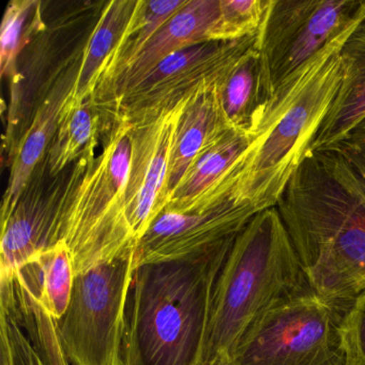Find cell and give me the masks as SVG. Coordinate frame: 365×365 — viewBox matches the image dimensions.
Wrapping results in <instances>:
<instances>
[{
	"instance_id": "1",
	"label": "cell",
	"mask_w": 365,
	"mask_h": 365,
	"mask_svg": "<svg viewBox=\"0 0 365 365\" xmlns=\"http://www.w3.org/2000/svg\"><path fill=\"white\" fill-rule=\"evenodd\" d=\"M277 209L309 287L343 313L365 290V179L336 149L309 150Z\"/></svg>"
},
{
	"instance_id": "2",
	"label": "cell",
	"mask_w": 365,
	"mask_h": 365,
	"mask_svg": "<svg viewBox=\"0 0 365 365\" xmlns=\"http://www.w3.org/2000/svg\"><path fill=\"white\" fill-rule=\"evenodd\" d=\"M235 238L183 259L135 269L123 365H202L215 283Z\"/></svg>"
},
{
	"instance_id": "3",
	"label": "cell",
	"mask_w": 365,
	"mask_h": 365,
	"mask_svg": "<svg viewBox=\"0 0 365 365\" xmlns=\"http://www.w3.org/2000/svg\"><path fill=\"white\" fill-rule=\"evenodd\" d=\"M361 22L337 36L273 93L241 155L237 202L256 213L277 207L334 101L343 76L341 48Z\"/></svg>"
},
{
	"instance_id": "4",
	"label": "cell",
	"mask_w": 365,
	"mask_h": 365,
	"mask_svg": "<svg viewBox=\"0 0 365 365\" xmlns=\"http://www.w3.org/2000/svg\"><path fill=\"white\" fill-rule=\"evenodd\" d=\"M311 287L277 207L256 213L237 235L213 292L202 364L232 356L260 315Z\"/></svg>"
},
{
	"instance_id": "5",
	"label": "cell",
	"mask_w": 365,
	"mask_h": 365,
	"mask_svg": "<svg viewBox=\"0 0 365 365\" xmlns=\"http://www.w3.org/2000/svg\"><path fill=\"white\" fill-rule=\"evenodd\" d=\"M131 132L132 123L113 121L103 151L78 160L63 190L57 240L69 247L76 275L135 254L125 217Z\"/></svg>"
},
{
	"instance_id": "6",
	"label": "cell",
	"mask_w": 365,
	"mask_h": 365,
	"mask_svg": "<svg viewBox=\"0 0 365 365\" xmlns=\"http://www.w3.org/2000/svg\"><path fill=\"white\" fill-rule=\"evenodd\" d=\"M135 269L133 254L76 275L67 311L55 320L70 365H123L128 300Z\"/></svg>"
},
{
	"instance_id": "7",
	"label": "cell",
	"mask_w": 365,
	"mask_h": 365,
	"mask_svg": "<svg viewBox=\"0 0 365 365\" xmlns=\"http://www.w3.org/2000/svg\"><path fill=\"white\" fill-rule=\"evenodd\" d=\"M339 317L334 307L307 290L260 315L232 359L237 365H346Z\"/></svg>"
},
{
	"instance_id": "8",
	"label": "cell",
	"mask_w": 365,
	"mask_h": 365,
	"mask_svg": "<svg viewBox=\"0 0 365 365\" xmlns=\"http://www.w3.org/2000/svg\"><path fill=\"white\" fill-rule=\"evenodd\" d=\"M258 44L257 35L232 41H210L174 53L121 91L102 115L136 123L200 89L222 88L243 57Z\"/></svg>"
},
{
	"instance_id": "9",
	"label": "cell",
	"mask_w": 365,
	"mask_h": 365,
	"mask_svg": "<svg viewBox=\"0 0 365 365\" xmlns=\"http://www.w3.org/2000/svg\"><path fill=\"white\" fill-rule=\"evenodd\" d=\"M365 19V0H271L258 48L271 93Z\"/></svg>"
},
{
	"instance_id": "10",
	"label": "cell",
	"mask_w": 365,
	"mask_h": 365,
	"mask_svg": "<svg viewBox=\"0 0 365 365\" xmlns=\"http://www.w3.org/2000/svg\"><path fill=\"white\" fill-rule=\"evenodd\" d=\"M195 93L185 96L157 116L132 123V157L125 187V217L138 245L168 205V176L173 142L179 119Z\"/></svg>"
},
{
	"instance_id": "11",
	"label": "cell",
	"mask_w": 365,
	"mask_h": 365,
	"mask_svg": "<svg viewBox=\"0 0 365 365\" xmlns=\"http://www.w3.org/2000/svg\"><path fill=\"white\" fill-rule=\"evenodd\" d=\"M256 215L250 205L228 200L195 213L162 212L138 243L135 266L174 262L237 236Z\"/></svg>"
},
{
	"instance_id": "12",
	"label": "cell",
	"mask_w": 365,
	"mask_h": 365,
	"mask_svg": "<svg viewBox=\"0 0 365 365\" xmlns=\"http://www.w3.org/2000/svg\"><path fill=\"white\" fill-rule=\"evenodd\" d=\"M252 138L253 135L241 130L232 129L206 147L185 173L164 211L200 212L236 200L239 159L249 148Z\"/></svg>"
},
{
	"instance_id": "13",
	"label": "cell",
	"mask_w": 365,
	"mask_h": 365,
	"mask_svg": "<svg viewBox=\"0 0 365 365\" xmlns=\"http://www.w3.org/2000/svg\"><path fill=\"white\" fill-rule=\"evenodd\" d=\"M65 187L61 182L46 192L31 179L16 210L1 224L0 282L12 281L27 260L58 243L59 208Z\"/></svg>"
},
{
	"instance_id": "14",
	"label": "cell",
	"mask_w": 365,
	"mask_h": 365,
	"mask_svg": "<svg viewBox=\"0 0 365 365\" xmlns=\"http://www.w3.org/2000/svg\"><path fill=\"white\" fill-rule=\"evenodd\" d=\"M219 18L220 0H189L185 7L161 27L110 88L91 102L102 114L118 93L149 73L166 57L190 46L210 42L209 34Z\"/></svg>"
},
{
	"instance_id": "15",
	"label": "cell",
	"mask_w": 365,
	"mask_h": 365,
	"mask_svg": "<svg viewBox=\"0 0 365 365\" xmlns=\"http://www.w3.org/2000/svg\"><path fill=\"white\" fill-rule=\"evenodd\" d=\"M76 73L78 69L71 67L57 80L50 95L38 108L33 123L16 147L1 207V224L16 210L23 194L31 185L36 170L48 155L56 132L61 106L73 87Z\"/></svg>"
},
{
	"instance_id": "16",
	"label": "cell",
	"mask_w": 365,
	"mask_h": 365,
	"mask_svg": "<svg viewBox=\"0 0 365 365\" xmlns=\"http://www.w3.org/2000/svg\"><path fill=\"white\" fill-rule=\"evenodd\" d=\"M341 58V85L312 151L334 148L365 119V19L346 40Z\"/></svg>"
},
{
	"instance_id": "17",
	"label": "cell",
	"mask_w": 365,
	"mask_h": 365,
	"mask_svg": "<svg viewBox=\"0 0 365 365\" xmlns=\"http://www.w3.org/2000/svg\"><path fill=\"white\" fill-rule=\"evenodd\" d=\"M232 129L222 106L221 88L204 89L192 96L179 119L170 151L168 204L197 155Z\"/></svg>"
},
{
	"instance_id": "18",
	"label": "cell",
	"mask_w": 365,
	"mask_h": 365,
	"mask_svg": "<svg viewBox=\"0 0 365 365\" xmlns=\"http://www.w3.org/2000/svg\"><path fill=\"white\" fill-rule=\"evenodd\" d=\"M74 279L71 252L63 241L36 254L12 277L14 284L56 322L67 311Z\"/></svg>"
},
{
	"instance_id": "19",
	"label": "cell",
	"mask_w": 365,
	"mask_h": 365,
	"mask_svg": "<svg viewBox=\"0 0 365 365\" xmlns=\"http://www.w3.org/2000/svg\"><path fill=\"white\" fill-rule=\"evenodd\" d=\"M221 99L230 125L253 135L272 99L258 44L228 76Z\"/></svg>"
},
{
	"instance_id": "20",
	"label": "cell",
	"mask_w": 365,
	"mask_h": 365,
	"mask_svg": "<svg viewBox=\"0 0 365 365\" xmlns=\"http://www.w3.org/2000/svg\"><path fill=\"white\" fill-rule=\"evenodd\" d=\"M69 93L61 106L56 132L46 158V172L53 178L74 161L95 158L102 125V114L91 99L74 101Z\"/></svg>"
},
{
	"instance_id": "21",
	"label": "cell",
	"mask_w": 365,
	"mask_h": 365,
	"mask_svg": "<svg viewBox=\"0 0 365 365\" xmlns=\"http://www.w3.org/2000/svg\"><path fill=\"white\" fill-rule=\"evenodd\" d=\"M136 1L112 0L106 4L78 66L76 82L69 93L74 101L85 102L93 98L100 76L127 29Z\"/></svg>"
},
{
	"instance_id": "22",
	"label": "cell",
	"mask_w": 365,
	"mask_h": 365,
	"mask_svg": "<svg viewBox=\"0 0 365 365\" xmlns=\"http://www.w3.org/2000/svg\"><path fill=\"white\" fill-rule=\"evenodd\" d=\"M189 0H138L133 14L125 33L114 51L101 76L91 101L101 97L123 70L144 50L161 27L174 16Z\"/></svg>"
},
{
	"instance_id": "23",
	"label": "cell",
	"mask_w": 365,
	"mask_h": 365,
	"mask_svg": "<svg viewBox=\"0 0 365 365\" xmlns=\"http://www.w3.org/2000/svg\"><path fill=\"white\" fill-rule=\"evenodd\" d=\"M44 27L41 1L12 0L6 9L0 33L1 76L16 80L18 58L33 36Z\"/></svg>"
},
{
	"instance_id": "24",
	"label": "cell",
	"mask_w": 365,
	"mask_h": 365,
	"mask_svg": "<svg viewBox=\"0 0 365 365\" xmlns=\"http://www.w3.org/2000/svg\"><path fill=\"white\" fill-rule=\"evenodd\" d=\"M0 336L9 345L14 365H70L55 327L40 329L31 341L16 318L0 309Z\"/></svg>"
},
{
	"instance_id": "25",
	"label": "cell",
	"mask_w": 365,
	"mask_h": 365,
	"mask_svg": "<svg viewBox=\"0 0 365 365\" xmlns=\"http://www.w3.org/2000/svg\"><path fill=\"white\" fill-rule=\"evenodd\" d=\"M271 0H220V18L209 41H232L257 35Z\"/></svg>"
},
{
	"instance_id": "26",
	"label": "cell",
	"mask_w": 365,
	"mask_h": 365,
	"mask_svg": "<svg viewBox=\"0 0 365 365\" xmlns=\"http://www.w3.org/2000/svg\"><path fill=\"white\" fill-rule=\"evenodd\" d=\"M339 337L346 365H365V290L341 314Z\"/></svg>"
},
{
	"instance_id": "27",
	"label": "cell",
	"mask_w": 365,
	"mask_h": 365,
	"mask_svg": "<svg viewBox=\"0 0 365 365\" xmlns=\"http://www.w3.org/2000/svg\"><path fill=\"white\" fill-rule=\"evenodd\" d=\"M332 149H336L365 179V134L349 136Z\"/></svg>"
},
{
	"instance_id": "28",
	"label": "cell",
	"mask_w": 365,
	"mask_h": 365,
	"mask_svg": "<svg viewBox=\"0 0 365 365\" xmlns=\"http://www.w3.org/2000/svg\"><path fill=\"white\" fill-rule=\"evenodd\" d=\"M202 365H237L234 359L230 354L225 352H219L215 354L212 358L207 360Z\"/></svg>"
},
{
	"instance_id": "29",
	"label": "cell",
	"mask_w": 365,
	"mask_h": 365,
	"mask_svg": "<svg viewBox=\"0 0 365 365\" xmlns=\"http://www.w3.org/2000/svg\"><path fill=\"white\" fill-rule=\"evenodd\" d=\"M0 365H14L9 345L1 336H0Z\"/></svg>"
},
{
	"instance_id": "30",
	"label": "cell",
	"mask_w": 365,
	"mask_h": 365,
	"mask_svg": "<svg viewBox=\"0 0 365 365\" xmlns=\"http://www.w3.org/2000/svg\"><path fill=\"white\" fill-rule=\"evenodd\" d=\"M365 134V119L362 121V123H360V125H358V127L354 129V131L352 132L351 134H350L349 136L352 135H364ZM348 136V138H349Z\"/></svg>"
}]
</instances>
